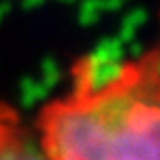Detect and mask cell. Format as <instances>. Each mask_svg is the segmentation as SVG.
Returning a JSON list of instances; mask_svg holds the SVG:
<instances>
[{"mask_svg":"<svg viewBox=\"0 0 160 160\" xmlns=\"http://www.w3.org/2000/svg\"><path fill=\"white\" fill-rule=\"evenodd\" d=\"M0 160H52L46 146L31 135H11L0 139Z\"/></svg>","mask_w":160,"mask_h":160,"instance_id":"277c9868","label":"cell"},{"mask_svg":"<svg viewBox=\"0 0 160 160\" xmlns=\"http://www.w3.org/2000/svg\"><path fill=\"white\" fill-rule=\"evenodd\" d=\"M127 4L125 0H102V11L104 12H117Z\"/></svg>","mask_w":160,"mask_h":160,"instance_id":"30bf717a","label":"cell"},{"mask_svg":"<svg viewBox=\"0 0 160 160\" xmlns=\"http://www.w3.org/2000/svg\"><path fill=\"white\" fill-rule=\"evenodd\" d=\"M75 77H77L75 96L83 100V98H94L108 89L119 88L121 83L131 79V69L123 60H94L85 56L79 62Z\"/></svg>","mask_w":160,"mask_h":160,"instance_id":"3957f363","label":"cell"},{"mask_svg":"<svg viewBox=\"0 0 160 160\" xmlns=\"http://www.w3.org/2000/svg\"><path fill=\"white\" fill-rule=\"evenodd\" d=\"M110 119L104 160H158V65L150 58L143 83L129 79L123 85L92 98Z\"/></svg>","mask_w":160,"mask_h":160,"instance_id":"6da1fadb","label":"cell"},{"mask_svg":"<svg viewBox=\"0 0 160 160\" xmlns=\"http://www.w3.org/2000/svg\"><path fill=\"white\" fill-rule=\"evenodd\" d=\"M44 4H46V0H21V6L25 11H33V8H40Z\"/></svg>","mask_w":160,"mask_h":160,"instance_id":"7c38bea8","label":"cell"},{"mask_svg":"<svg viewBox=\"0 0 160 160\" xmlns=\"http://www.w3.org/2000/svg\"><path fill=\"white\" fill-rule=\"evenodd\" d=\"M125 54V42H121L117 36H106L96 44L88 56L94 60H123Z\"/></svg>","mask_w":160,"mask_h":160,"instance_id":"8992f818","label":"cell"},{"mask_svg":"<svg viewBox=\"0 0 160 160\" xmlns=\"http://www.w3.org/2000/svg\"><path fill=\"white\" fill-rule=\"evenodd\" d=\"M60 4H75V2H77V0H58Z\"/></svg>","mask_w":160,"mask_h":160,"instance_id":"4fadbf2b","label":"cell"},{"mask_svg":"<svg viewBox=\"0 0 160 160\" xmlns=\"http://www.w3.org/2000/svg\"><path fill=\"white\" fill-rule=\"evenodd\" d=\"M102 0H79L77 6V21L83 27H92L102 17Z\"/></svg>","mask_w":160,"mask_h":160,"instance_id":"ba28073f","label":"cell"},{"mask_svg":"<svg viewBox=\"0 0 160 160\" xmlns=\"http://www.w3.org/2000/svg\"><path fill=\"white\" fill-rule=\"evenodd\" d=\"M146 21H148V11H146V8H142V6L131 8V11L123 17V21H121V27H119L117 38H119L121 42H125V44H129L131 40L137 38V31H139V27L146 25Z\"/></svg>","mask_w":160,"mask_h":160,"instance_id":"52a82bcc","label":"cell"},{"mask_svg":"<svg viewBox=\"0 0 160 160\" xmlns=\"http://www.w3.org/2000/svg\"><path fill=\"white\" fill-rule=\"evenodd\" d=\"M52 89L48 88L46 83L42 81L40 77H23L21 83H19V104L25 110H31L36 108L40 102H44L48 98Z\"/></svg>","mask_w":160,"mask_h":160,"instance_id":"5b68a950","label":"cell"},{"mask_svg":"<svg viewBox=\"0 0 160 160\" xmlns=\"http://www.w3.org/2000/svg\"><path fill=\"white\" fill-rule=\"evenodd\" d=\"M125 2H129V0H125Z\"/></svg>","mask_w":160,"mask_h":160,"instance_id":"5bb4252c","label":"cell"},{"mask_svg":"<svg viewBox=\"0 0 160 160\" xmlns=\"http://www.w3.org/2000/svg\"><path fill=\"white\" fill-rule=\"evenodd\" d=\"M110 119L92 98L58 104L46 114V150L52 160H104Z\"/></svg>","mask_w":160,"mask_h":160,"instance_id":"7a4b0ae2","label":"cell"},{"mask_svg":"<svg viewBox=\"0 0 160 160\" xmlns=\"http://www.w3.org/2000/svg\"><path fill=\"white\" fill-rule=\"evenodd\" d=\"M62 71H60V62L54 56H44L40 62V79L46 83L50 89H54L60 83Z\"/></svg>","mask_w":160,"mask_h":160,"instance_id":"9c48e42d","label":"cell"},{"mask_svg":"<svg viewBox=\"0 0 160 160\" xmlns=\"http://www.w3.org/2000/svg\"><path fill=\"white\" fill-rule=\"evenodd\" d=\"M12 12V4L11 0H0V25L6 21V17Z\"/></svg>","mask_w":160,"mask_h":160,"instance_id":"8fae6325","label":"cell"}]
</instances>
